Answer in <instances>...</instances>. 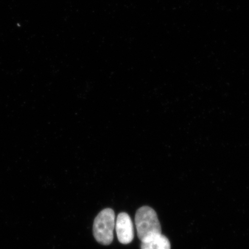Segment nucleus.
Returning <instances> with one entry per match:
<instances>
[{
    "mask_svg": "<svg viewBox=\"0 0 249 249\" xmlns=\"http://www.w3.org/2000/svg\"><path fill=\"white\" fill-rule=\"evenodd\" d=\"M135 225L138 237L141 241L161 233L157 214L151 207L144 206L137 211Z\"/></svg>",
    "mask_w": 249,
    "mask_h": 249,
    "instance_id": "nucleus-1",
    "label": "nucleus"
},
{
    "mask_svg": "<svg viewBox=\"0 0 249 249\" xmlns=\"http://www.w3.org/2000/svg\"><path fill=\"white\" fill-rule=\"evenodd\" d=\"M114 211L111 208L102 210L96 217L93 225V236L99 244L108 245L114 239L116 226Z\"/></svg>",
    "mask_w": 249,
    "mask_h": 249,
    "instance_id": "nucleus-2",
    "label": "nucleus"
},
{
    "mask_svg": "<svg viewBox=\"0 0 249 249\" xmlns=\"http://www.w3.org/2000/svg\"><path fill=\"white\" fill-rule=\"evenodd\" d=\"M115 226L118 241L121 244L127 245L132 242L135 233L132 221L128 214L122 213L118 214Z\"/></svg>",
    "mask_w": 249,
    "mask_h": 249,
    "instance_id": "nucleus-3",
    "label": "nucleus"
},
{
    "mask_svg": "<svg viewBox=\"0 0 249 249\" xmlns=\"http://www.w3.org/2000/svg\"><path fill=\"white\" fill-rule=\"evenodd\" d=\"M141 249H171L170 242L161 233L142 241Z\"/></svg>",
    "mask_w": 249,
    "mask_h": 249,
    "instance_id": "nucleus-4",
    "label": "nucleus"
}]
</instances>
